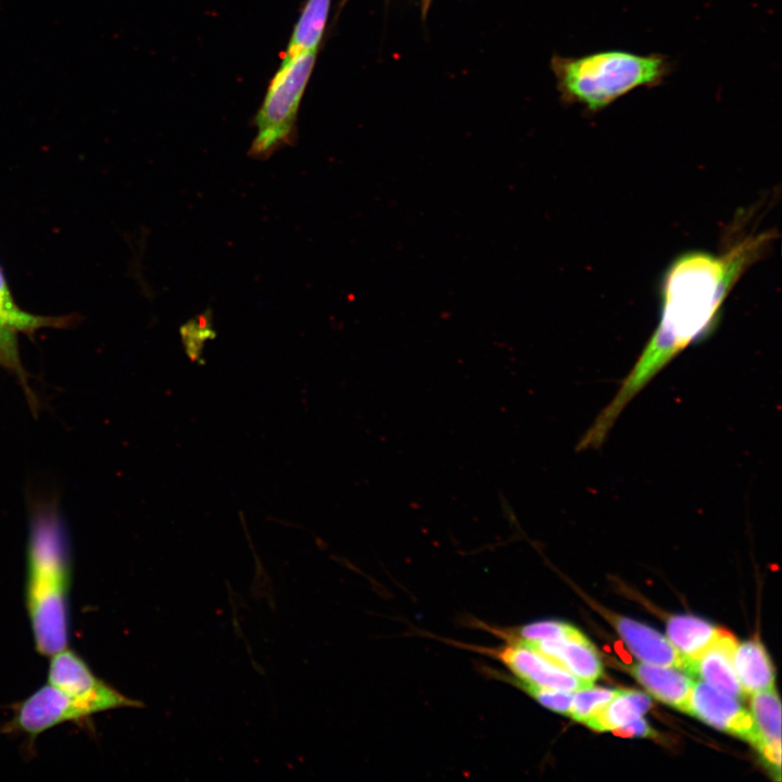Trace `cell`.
<instances>
[{
	"label": "cell",
	"mask_w": 782,
	"mask_h": 782,
	"mask_svg": "<svg viewBox=\"0 0 782 782\" xmlns=\"http://www.w3.org/2000/svg\"><path fill=\"white\" fill-rule=\"evenodd\" d=\"M751 707L760 736L758 752L764 747H780L781 705L774 689L754 693Z\"/></svg>",
	"instance_id": "18"
},
{
	"label": "cell",
	"mask_w": 782,
	"mask_h": 782,
	"mask_svg": "<svg viewBox=\"0 0 782 782\" xmlns=\"http://www.w3.org/2000/svg\"><path fill=\"white\" fill-rule=\"evenodd\" d=\"M618 690L589 686L576 691L568 716L578 722H584L588 718L602 709L617 694Z\"/></svg>",
	"instance_id": "19"
},
{
	"label": "cell",
	"mask_w": 782,
	"mask_h": 782,
	"mask_svg": "<svg viewBox=\"0 0 782 782\" xmlns=\"http://www.w3.org/2000/svg\"><path fill=\"white\" fill-rule=\"evenodd\" d=\"M510 638L521 640H550V639H584L577 628L559 620H540L528 623L518 629L515 635Z\"/></svg>",
	"instance_id": "20"
},
{
	"label": "cell",
	"mask_w": 782,
	"mask_h": 782,
	"mask_svg": "<svg viewBox=\"0 0 782 782\" xmlns=\"http://www.w3.org/2000/svg\"><path fill=\"white\" fill-rule=\"evenodd\" d=\"M528 694L544 707L563 715H568L572 702V692L539 686L531 683H518Z\"/></svg>",
	"instance_id": "21"
},
{
	"label": "cell",
	"mask_w": 782,
	"mask_h": 782,
	"mask_svg": "<svg viewBox=\"0 0 782 782\" xmlns=\"http://www.w3.org/2000/svg\"><path fill=\"white\" fill-rule=\"evenodd\" d=\"M212 331L210 314L207 313L198 315L197 319L190 320L181 328L185 345L190 350L189 355L195 357L199 354V346L210 337Z\"/></svg>",
	"instance_id": "22"
},
{
	"label": "cell",
	"mask_w": 782,
	"mask_h": 782,
	"mask_svg": "<svg viewBox=\"0 0 782 782\" xmlns=\"http://www.w3.org/2000/svg\"><path fill=\"white\" fill-rule=\"evenodd\" d=\"M331 0H306L291 33L285 56L318 51Z\"/></svg>",
	"instance_id": "15"
},
{
	"label": "cell",
	"mask_w": 782,
	"mask_h": 782,
	"mask_svg": "<svg viewBox=\"0 0 782 782\" xmlns=\"http://www.w3.org/2000/svg\"><path fill=\"white\" fill-rule=\"evenodd\" d=\"M651 705V698L642 692L618 690L610 702L584 723L595 731H613L641 718Z\"/></svg>",
	"instance_id": "16"
},
{
	"label": "cell",
	"mask_w": 782,
	"mask_h": 782,
	"mask_svg": "<svg viewBox=\"0 0 782 782\" xmlns=\"http://www.w3.org/2000/svg\"><path fill=\"white\" fill-rule=\"evenodd\" d=\"M431 1L432 0H421V13L424 18L427 15Z\"/></svg>",
	"instance_id": "24"
},
{
	"label": "cell",
	"mask_w": 782,
	"mask_h": 782,
	"mask_svg": "<svg viewBox=\"0 0 782 782\" xmlns=\"http://www.w3.org/2000/svg\"><path fill=\"white\" fill-rule=\"evenodd\" d=\"M615 626L630 651L646 664L685 671L688 660L663 634L639 621L616 617Z\"/></svg>",
	"instance_id": "11"
},
{
	"label": "cell",
	"mask_w": 782,
	"mask_h": 782,
	"mask_svg": "<svg viewBox=\"0 0 782 782\" xmlns=\"http://www.w3.org/2000/svg\"><path fill=\"white\" fill-rule=\"evenodd\" d=\"M615 734L631 737V736H653L655 732L652 730L649 724L642 718H639L623 727L613 730Z\"/></svg>",
	"instance_id": "23"
},
{
	"label": "cell",
	"mask_w": 782,
	"mask_h": 782,
	"mask_svg": "<svg viewBox=\"0 0 782 782\" xmlns=\"http://www.w3.org/2000/svg\"><path fill=\"white\" fill-rule=\"evenodd\" d=\"M494 655L513 672L518 683L576 692L589 688L592 682L581 680L539 653L509 640V644L496 649Z\"/></svg>",
	"instance_id": "8"
},
{
	"label": "cell",
	"mask_w": 782,
	"mask_h": 782,
	"mask_svg": "<svg viewBox=\"0 0 782 782\" xmlns=\"http://www.w3.org/2000/svg\"><path fill=\"white\" fill-rule=\"evenodd\" d=\"M349 1H350V0H341L340 4H339V7H338V12H337V14L343 9V7H344ZM337 14H336V16H337Z\"/></svg>",
	"instance_id": "25"
},
{
	"label": "cell",
	"mask_w": 782,
	"mask_h": 782,
	"mask_svg": "<svg viewBox=\"0 0 782 782\" xmlns=\"http://www.w3.org/2000/svg\"><path fill=\"white\" fill-rule=\"evenodd\" d=\"M90 716L70 696L47 683L14 706L2 731L35 740L40 733L66 722H80Z\"/></svg>",
	"instance_id": "6"
},
{
	"label": "cell",
	"mask_w": 782,
	"mask_h": 782,
	"mask_svg": "<svg viewBox=\"0 0 782 782\" xmlns=\"http://www.w3.org/2000/svg\"><path fill=\"white\" fill-rule=\"evenodd\" d=\"M72 563L58 513H37L26 548L25 603L36 651L43 656L66 648L70 640Z\"/></svg>",
	"instance_id": "2"
},
{
	"label": "cell",
	"mask_w": 782,
	"mask_h": 782,
	"mask_svg": "<svg viewBox=\"0 0 782 782\" xmlns=\"http://www.w3.org/2000/svg\"><path fill=\"white\" fill-rule=\"evenodd\" d=\"M723 629L699 617L678 615L667 622V636L686 660L698 658L719 638Z\"/></svg>",
	"instance_id": "13"
},
{
	"label": "cell",
	"mask_w": 782,
	"mask_h": 782,
	"mask_svg": "<svg viewBox=\"0 0 782 782\" xmlns=\"http://www.w3.org/2000/svg\"><path fill=\"white\" fill-rule=\"evenodd\" d=\"M636 680L657 699L684 712H690L692 677L681 669L638 664L631 668Z\"/></svg>",
	"instance_id": "12"
},
{
	"label": "cell",
	"mask_w": 782,
	"mask_h": 782,
	"mask_svg": "<svg viewBox=\"0 0 782 782\" xmlns=\"http://www.w3.org/2000/svg\"><path fill=\"white\" fill-rule=\"evenodd\" d=\"M48 683L70 696L89 716L117 708L144 706L98 678L86 661L68 647L50 656Z\"/></svg>",
	"instance_id": "5"
},
{
	"label": "cell",
	"mask_w": 782,
	"mask_h": 782,
	"mask_svg": "<svg viewBox=\"0 0 782 782\" xmlns=\"http://www.w3.org/2000/svg\"><path fill=\"white\" fill-rule=\"evenodd\" d=\"M733 667L745 694L773 688V666L765 647L758 641H747L736 645Z\"/></svg>",
	"instance_id": "14"
},
{
	"label": "cell",
	"mask_w": 782,
	"mask_h": 782,
	"mask_svg": "<svg viewBox=\"0 0 782 782\" xmlns=\"http://www.w3.org/2000/svg\"><path fill=\"white\" fill-rule=\"evenodd\" d=\"M509 639L533 649L581 680L593 682L603 674L601 657L588 638L535 641Z\"/></svg>",
	"instance_id": "9"
},
{
	"label": "cell",
	"mask_w": 782,
	"mask_h": 782,
	"mask_svg": "<svg viewBox=\"0 0 782 782\" xmlns=\"http://www.w3.org/2000/svg\"><path fill=\"white\" fill-rule=\"evenodd\" d=\"M317 53L308 51L283 56L254 116L256 135L249 150L251 157L265 160L279 149L294 143L300 104Z\"/></svg>",
	"instance_id": "4"
},
{
	"label": "cell",
	"mask_w": 782,
	"mask_h": 782,
	"mask_svg": "<svg viewBox=\"0 0 782 782\" xmlns=\"http://www.w3.org/2000/svg\"><path fill=\"white\" fill-rule=\"evenodd\" d=\"M736 645L734 636L722 630L717 641L698 658L688 660L685 672L692 678H702L727 695L742 697L745 693L733 667Z\"/></svg>",
	"instance_id": "10"
},
{
	"label": "cell",
	"mask_w": 782,
	"mask_h": 782,
	"mask_svg": "<svg viewBox=\"0 0 782 782\" xmlns=\"http://www.w3.org/2000/svg\"><path fill=\"white\" fill-rule=\"evenodd\" d=\"M551 68L564 103L596 113L635 89L661 85L672 64L660 53L604 50L581 56L555 54Z\"/></svg>",
	"instance_id": "3"
},
{
	"label": "cell",
	"mask_w": 782,
	"mask_h": 782,
	"mask_svg": "<svg viewBox=\"0 0 782 782\" xmlns=\"http://www.w3.org/2000/svg\"><path fill=\"white\" fill-rule=\"evenodd\" d=\"M773 239L771 230L748 234L723 252L691 251L669 265L661 283L658 325L578 450L598 449L639 392L683 350L710 332L732 288L762 258Z\"/></svg>",
	"instance_id": "1"
},
{
	"label": "cell",
	"mask_w": 782,
	"mask_h": 782,
	"mask_svg": "<svg viewBox=\"0 0 782 782\" xmlns=\"http://www.w3.org/2000/svg\"><path fill=\"white\" fill-rule=\"evenodd\" d=\"M0 320L17 335H34L42 328L66 327L71 316H42L22 310L14 301L0 268Z\"/></svg>",
	"instance_id": "17"
},
{
	"label": "cell",
	"mask_w": 782,
	"mask_h": 782,
	"mask_svg": "<svg viewBox=\"0 0 782 782\" xmlns=\"http://www.w3.org/2000/svg\"><path fill=\"white\" fill-rule=\"evenodd\" d=\"M689 714L716 729L748 741L756 748L760 744L753 715L734 697L711 688L706 682H694Z\"/></svg>",
	"instance_id": "7"
}]
</instances>
